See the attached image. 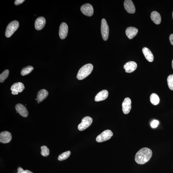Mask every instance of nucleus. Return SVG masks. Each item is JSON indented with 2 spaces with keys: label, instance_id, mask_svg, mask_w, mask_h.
I'll list each match as a JSON object with an SVG mask.
<instances>
[{
  "label": "nucleus",
  "instance_id": "29",
  "mask_svg": "<svg viewBox=\"0 0 173 173\" xmlns=\"http://www.w3.org/2000/svg\"><path fill=\"white\" fill-rule=\"evenodd\" d=\"M18 172L17 173H23L24 170L21 167H18L17 169Z\"/></svg>",
  "mask_w": 173,
  "mask_h": 173
},
{
  "label": "nucleus",
  "instance_id": "6",
  "mask_svg": "<svg viewBox=\"0 0 173 173\" xmlns=\"http://www.w3.org/2000/svg\"><path fill=\"white\" fill-rule=\"evenodd\" d=\"M93 119L90 117L83 118L82 122L78 126V129L80 131H83L87 129L93 123Z\"/></svg>",
  "mask_w": 173,
  "mask_h": 173
},
{
  "label": "nucleus",
  "instance_id": "5",
  "mask_svg": "<svg viewBox=\"0 0 173 173\" xmlns=\"http://www.w3.org/2000/svg\"><path fill=\"white\" fill-rule=\"evenodd\" d=\"M101 30L103 39L104 41H106L109 36V28L107 21L105 19H103L101 21Z\"/></svg>",
  "mask_w": 173,
  "mask_h": 173
},
{
  "label": "nucleus",
  "instance_id": "19",
  "mask_svg": "<svg viewBox=\"0 0 173 173\" xmlns=\"http://www.w3.org/2000/svg\"><path fill=\"white\" fill-rule=\"evenodd\" d=\"M142 52L145 58L148 61L150 62H152L153 61L154 56L152 52L148 48L146 47L143 48L142 49Z\"/></svg>",
  "mask_w": 173,
  "mask_h": 173
},
{
  "label": "nucleus",
  "instance_id": "7",
  "mask_svg": "<svg viewBox=\"0 0 173 173\" xmlns=\"http://www.w3.org/2000/svg\"><path fill=\"white\" fill-rule=\"evenodd\" d=\"M80 10L84 15L88 17H91L93 14V7L90 4L87 3L83 5L80 7Z\"/></svg>",
  "mask_w": 173,
  "mask_h": 173
},
{
  "label": "nucleus",
  "instance_id": "28",
  "mask_svg": "<svg viewBox=\"0 0 173 173\" xmlns=\"http://www.w3.org/2000/svg\"><path fill=\"white\" fill-rule=\"evenodd\" d=\"M24 0H16L15 2V4L16 5H19L25 1Z\"/></svg>",
  "mask_w": 173,
  "mask_h": 173
},
{
  "label": "nucleus",
  "instance_id": "33",
  "mask_svg": "<svg viewBox=\"0 0 173 173\" xmlns=\"http://www.w3.org/2000/svg\"><path fill=\"white\" fill-rule=\"evenodd\" d=\"M172 18H173V12H172Z\"/></svg>",
  "mask_w": 173,
  "mask_h": 173
},
{
  "label": "nucleus",
  "instance_id": "11",
  "mask_svg": "<svg viewBox=\"0 0 173 173\" xmlns=\"http://www.w3.org/2000/svg\"><path fill=\"white\" fill-rule=\"evenodd\" d=\"M131 100L129 98H126L124 99L122 105V110L124 114H128L131 111Z\"/></svg>",
  "mask_w": 173,
  "mask_h": 173
},
{
  "label": "nucleus",
  "instance_id": "14",
  "mask_svg": "<svg viewBox=\"0 0 173 173\" xmlns=\"http://www.w3.org/2000/svg\"><path fill=\"white\" fill-rule=\"evenodd\" d=\"M137 67V64L134 61H129L126 63L124 66V68L127 73H131L135 70Z\"/></svg>",
  "mask_w": 173,
  "mask_h": 173
},
{
  "label": "nucleus",
  "instance_id": "22",
  "mask_svg": "<svg viewBox=\"0 0 173 173\" xmlns=\"http://www.w3.org/2000/svg\"><path fill=\"white\" fill-rule=\"evenodd\" d=\"M34 69V67L31 66H28L25 67L21 70V74L23 76L27 75L30 73Z\"/></svg>",
  "mask_w": 173,
  "mask_h": 173
},
{
  "label": "nucleus",
  "instance_id": "3",
  "mask_svg": "<svg viewBox=\"0 0 173 173\" xmlns=\"http://www.w3.org/2000/svg\"><path fill=\"white\" fill-rule=\"evenodd\" d=\"M19 26V23L17 21H13L9 24L7 27L5 36L7 38L11 36L17 30Z\"/></svg>",
  "mask_w": 173,
  "mask_h": 173
},
{
  "label": "nucleus",
  "instance_id": "1",
  "mask_svg": "<svg viewBox=\"0 0 173 173\" xmlns=\"http://www.w3.org/2000/svg\"><path fill=\"white\" fill-rule=\"evenodd\" d=\"M152 155V151L150 149L143 148L136 153L135 156V161L138 164H144L150 160Z\"/></svg>",
  "mask_w": 173,
  "mask_h": 173
},
{
  "label": "nucleus",
  "instance_id": "23",
  "mask_svg": "<svg viewBox=\"0 0 173 173\" xmlns=\"http://www.w3.org/2000/svg\"><path fill=\"white\" fill-rule=\"evenodd\" d=\"M71 154V152L70 151L62 153L59 156L58 158V160L60 161L65 160L69 157Z\"/></svg>",
  "mask_w": 173,
  "mask_h": 173
},
{
  "label": "nucleus",
  "instance_id": "24",
  "mask_svg": "<svg viewBox=\"0 0 173 173\" xmlns=\"http://www.w3.org/2000/svg\"><path fill=\"white\" fill-rule=\"evenodd\" d=\"M41 154L44 157L48 156L50 154V150L49 149L45 146H43L41 147Z\"/></svg>",
  "mask_w": 173,
  "mask_h": 173
},
{
  "label": "nucleus",
  "instance_id": "17",
  "mask_svg": "<svg viewBox=\"0 0 173 173\" xmlns=\"http://www.w3.org/2000/svg\"><path fill=\"white\" fill-rule=\"evenodd\" d=\"M109 95V92L106 90H102L100 91L96 96L95 101L99 102L104 101L106 99Z\"/></svg>",
  "mask_w": 173,
  "mask_h": 173
},
{
  "label": "nucleus",
  "instance_id": "16",
  "mask_svg": "<svg viewBox=\"0 0 173 173\" xmlns=\"http://www.w3.org/2000/svg\"><path fill=\"white\" fill-rule=\"evenodd\" d=\"M138 32V29L134 27H130L127 28L126 30V36L129 39H132L135 36Z\"/></svg>",
  "mask_w": 173,
  "mask_h": 173
},
{
  "label": "nucleus",
  "instance_id": "10",
  "mask_svg": "<svg viewBox=\"0 0 173 173\" xmlns=\"http://www.w3.org/2000/svg\"><path fill=\"white\" fill-rule=\"evenodd\" d=\"M12 139L11 133L7 131H3L0 133V142L4 144L9 143Z\"/></svg>",
  "mask_w": 173,
  "mask_h": 173
},
{
  "label": "nucleus",
  "instance_id": "21",
  "mask_svg": "<svg viewBox=\"0 0 173 173\" xmlns=\"http://www.w3.org/2000/svg\"><path fill=\"white\" fill-rule=\"evenodd\" d=\"M150 101L153 105H156L160 102V99L158 95L154 93L151 94L150 96Z\"/></svg>",
  "mask_w": 173,
  "mask_h": 173
},
{
  "label": "nucleus",
  "instance_id": "20",
  "mask_svg": "<svg viewBox=\"0 0 173 173\" xmlns=\"http://www.w3.org/2000/svg\"><path fill=\"white\" fill-rule=\"evenodd\" d=\"M150 17L151 20L156 25H159L161 22V15L157 12L154 11L151 13Z\"/></svg>",
  "mask_w": 173,
  "mask_h": 173
},
{
  "label": "nucleus",
  "instance_id": "32",
  "mask_svg": "<svg viewBox=\"0 0 173 173\" xmlns=\"http://www.w3.org/2000/svg\"><path fill=\"white\" fill-rule=\"evenodd\" d=\"M172 68L173 69V60H172Z\"/></svg>",
  "mask_w": 173,
  "mask_h": 173
},
{
  "label": "nucleus",
  "instance_id": "31",
  "mask_svg": "<svg viewBox=\"0 0 173 173\" xmlns=\"http://www.w3.org/2000/svg\"><path fill=\"white\" fill-rule=\"evenodd\" d=\"M23 173H34L31 171H29L28 170H25L23 172Z\"/></svg>",
  "mask_w": 173,
  "mask_h": 173
},
{
  "label": "nucleus",
  "instance_id": "12",
  "mask_svg": "<svg viewBox=\"0 0 173 173\" xmlns=\"http://www.w3.org/2000/svg\"><path fill=\"white\" fill-rule=\"evenodd\" d=\"M15 109L17 112L22 117H28V112L26 107L22 104H18L15 106Z\"/></svg>",
  "mask_w": 173,
  "mask_h": 173
},
{
  "label": "nucleus",
  "instance_id": "8",
  "mask_svg": "<svg viewBox=\"0 0 173 173\" xmlns=\"http://www.w3.org/2000/svg\"><path fill=\"white\" fill-rule=\"evenodd\" d=\"M25 88V86L22 83L17 82L13 84L11 88V90L13 95H16L19 93L22 92Z\"/></svg>",
  "mask_w": 173,
  "mask_h": 173
},
{
  "label": "nucleus",
  "instance_id": "13",
  "mask_svg": "<svg viewBox=\"0 0 173 173\" xmlns=\"http://www.w3.org/2000/svg\"><path fill=\"white\" fill-rule=\"evenodd\" d=\"M124 8L128 13H134L135 12V7L131 0H126L124 2Z\"/></svg>",
  "mask_w": 173,
  "mask_h": 173
},
{
  "label": "nucleus",
  "instance_id": "26",
  "mask_svg": "<svg viewBox=\"0 0 173 173\" xmlns=\"http://www.w3.org/2000/svg\"><path fill=\"white\" fill-rule=\"evenodd\" d=\"M168 85L171 90H173V74L170 75L167 78Z\"/></svg>",
  "mask_w": 173,
  "mask_h": 173
},
{
  "label": "nucleus",
  "instance_id": "18",
  "mask_svg": "<svg viewBox=\"0 0 173 173\" xmlns=\"http://www.w3.org/2000/svg\"><path fill=\"white\" fill-rule=\"evenodd\" d=\"M48 94V92L45 89H42L38 93L37 95V101L38 103L42 102L47 98Z\"/></svg>",
  "mask_w": 173,
  "mask_h": 173
},
{
  "label": "nucleus",
  "instance_id": "25",
  "mask_svg": "<svg viewBox=\"0 0 173 173\" xmlns=\"http://www.w3.org/2000/svg\"><path fill=\"white\" fill-rule=\"evenodd\" d=\"M9 74V71L8 70H6L0 75V82L1 83L3 82L4 80H6Z\"/></svg>",
  "mask_w": 173,
  "mask_h": 173
},
{
  "label": "nucleus",
  "instance_id": "2",
  "mask_svg": "<svg viewBox=\"0 0 173 173\" xmlns=\"http://www.w3.org/2000/svg\"><path fill=\"white\" fill-rule=\"evenodd\" d=\"M93 69L92 64H88L85 65L78 71L77 76V79L80 80L84 79L91 73Z\"/></svg>",
  "mask_w": 173,
  "mask_h": 173
},
{
  "label": "nucleus",
  "instance_id": "30",
  "mask_svg": "<svg viewBox=\"0 0 173 173\" xmlns=\"http://www.w3.org/2000/svg\"><path fill=\"white\" fill-rule=\"evenodd\" d=\"M169 39L171 44L173 46V34L170 35L169 37Z\"/></svg>",
  "mask_w": 173,
  "mask_h": 173
},
{
  "label": "nucleus",
  "instance_id": "27",
  "mask_svg": "<svg viewBox=\"0 0 173 173\" xmlns=\"http://www.w3.org/2000/svg\"><path fill=\"white\" fill-rule=\"evenodd\" d=\"M159 124V121L158 120H154L151 124V126L152 128H156L158 127Z\"/></svg>",
  "mask_w": 173,
  "mask_h": 173
},
{
  "label": "nucleus",
  "instance_id": "15",
  "mask_svg": "<svg viewBox=\"0 0 173 173\" xmlns=\"http://www.w3.org/2000/svg\"><path fill=\"white\" fill-rule=\"evenodd\" d=\"M46 21L45 18L43 17L38 18L35 23V27L38 31L41 30L45 25Z\"/></svg>",
  "mask_w": 173,
  "mask_h": 173
},
{
  "label": "nucleus",
  "instance_id": "4",
  "mask_svg": "<svg viewBox=\"0 0 173 173\" xmlns=\"http://www.w3.org/2000/svg\"><path fill=\"white\" fill-rule=\"evenodd\" d=\"M112 132L108 129L104 131L96 138V140L98 142H103L110 139L113 136Z\"/></svg>",
  "mask_w": 173,
  "mask_h": 173
},
{
  "label": "nucleus",
  "instance_id": "9",
  "mask_svg": "<svg viewBox=\"0 0 173 173\" xmlns=\"http://www.w3.org/2000/svg\"><path fill=\"white\" fill-rule=\"evenodd\" d=\"M68 26L65 23L61 24L59 29V36L61 39H65L68 34Z\"/></svg>",
  "mask_w": 173,
  "mask_h": 173
}]
</instances>
